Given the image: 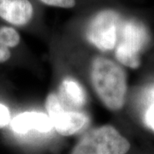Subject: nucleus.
I'll list each match as a JSON object with an SVG mask.
<instances>
[{
  "label": "nucleus",
  "mask_w": 154,
  "mask_h": 154,
  "mask_svg": "<svg viewBox=\"0 0 154 154\" xmlns=\"http://www.w3.org/2000/svg\"><path fill=\"white\" fill-rule=\"evenodd\" d=\"M151 103L145 112L144 120L149 128L154 133V91H152Z\"/></svg>",
  "instance_id": "11"
},
{
  "label": "nucleus",
  "mask_w": 154,
  "mask_h": 154,
  "mask_svg": "<svg viewBox=\"0 0 154 154\" xmlns=\"http://www.w3.org/2000/svg\"><path fill=\"white\" fill-rule=\"evenodd\" d=\"M11 122V114L6 105L0 103V128H3L10 124Z\"/></svg>",
  "instance_id": "12"
},
{
  "label": "nucleus",
  "mask_w": 154,
  "mask_h": 154,
  "mask_svg": "<svg viewBox=\"0 0 154 154\" xmlns=\"http://www.w3.org/2000/svg\"><path fill=\"white\" fill-rule=\"evenodd\" d=\"M0 42L11 49L17 47L21 42V36L17 29L10 25L0 26Z\"/></svg>",
  "instance_id": "9"
},
{
  "label": "nucleus",
  "mask_w": 154,
  "mask_h": 154,
  "mask_svg": "<svg viewBox=\"0 0 154 154\" xmlns=\"http://www.w3.org/2000/svg\"><path fill=\"white\" fill-rule=\"evenodd\" d=\"M12 130L17 134H24L30 131L49 133L53 128L47 114L36 111H26L11 119Z\"/></svg>",
  "instance_id": "7"
},
{
  "label": "nucleus",
  "mask_w": 154,
  "mask_h": 154,
  "mask_svg": "<svg viewBox=\"0 0 154 154\" xmlns=\"http://www.w3.org/2000/svg\"><path fill=\"white\" fill-rule=\"evenodd\" d=\"M92 85L100 101L109 110L122 109L126 102L128 83L124 69L104 57H96L90 67Z\"/></svg>",
  "instance_id": "1"
},
{
  "label": "nucleus",
  "mask_w": 154,
  "mask_h": 154,
  "mask_svg": "<svg viewBox=\"0 0 154 154\" xmlns=\"http://www.w3.org/2000/svg\"><path fill=\"white\" fill-rule=\"evenodd\" d=\"M130 146L129 141L116 128L104 125L86 134L71 154H126Z\"/></svg>",
  "instance_id": "3"
},
{
  "label": "nucleus",
  "mask_w": 154,
  "mask_h": 154,
  "mask_svg": "<svg viewBox=\"0 0 154 154\" xmlns=\"http://www.w3.org/2000/svg\"><path fill=\"white\" fill-rule=\"evenodd\" d=\"M45 106L53 128L63 136L76 134L88 123V116L82 111L63 108L55 93L48 94Z\"/></svg>",
  "instance_id": "5"
},
{
  "label": "nucleus",
  "mask_w": 154,
  "mask_h": 154,
  "mask_svg": "<svg viewBox=\"0 0 154 154\" xmlns=\"http://www.w3.org/2000/svg\"><path fill=\"white\" fill-rule=\"evenodd\" d=\"M149 41L148 31L142 23L134 20L122 22L114 49L116 60L124 66L137 69L141 63V54Z\"/></svg>",
  "instance_id": "2"
},
{
  "label": "nucleus",
  "mask_w": 154,
  "mask_h": 154,
  "mask_svg": "<svg viewBox=\"0 0 154 154\" xmlns=\"http://www.w3.org/2000/svg\"><path fill=\"white\" fill-rule=\"evenodd\" d=\"M11 50L5 47L4 45L0 42V63H5L11 58Z\"/></svg>",
  "instance_id": "13"
},
{
  "label": "nucleus",
  "mask_w": 154,
  "mask_h": 154,
  "mask_svg": "<svg viewBox=\"0 0 154 154\" xmlns=\"http://www.w3.org/2000/svg\"><path fill=\"white\" fill-rule=\"evenodd\" d=\"M45 5L63 8V9H71L76 5V0H38Z\"/></svg>",
  "instance_id": "10"
},
{
  "label": "nucleus",
  "mask_w": 154,
  "mask_h": 154,
  "mask_svg": "<svg viewBox=\"0 0 154 154\" xmlns=\"http://www.w3.org/2000/svg\"><path fill=\"white\" fill-rule=\"evenodd\" d=\"M120 16L112 10L97 13L88 22L86 29L88 41L101 51L115 49L120 28Z\"/></svg>",
  "instance_id": "4"
},
{
  "label": "nucleus",
  "mask_w": 154,
  "mask_h": 154,
  "mask_svg": "<svg viewBox=\"0 0 154 154\" xmlns=\"http://www.w3.org/2000/svg\"><path fill=\"white\" fill-rule=\"evenodd\" d=\"M33 15L34 9L29 0H0V18L10 26H27Z\"/></svg>",
  "instance_id": "6"
},
{
  "label": "nucleus",
  "mask_w": 154,
  "mask_h": 154,
  "mask_svg": "<svg viewBox=\"0 0 154 154\" xmlns=\"http://www.w3.org/2000/svg\"><path fill=\"white\" fill-rule=\"evenodd\" d=\"M61 105L67 110L80 111L87 104V94L82 86L72 78L61 82L57 94Z\"/></svg>",
  "instance_id": "8"
}]
</instances>
